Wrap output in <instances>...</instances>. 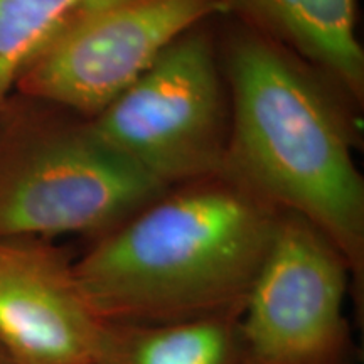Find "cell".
<instances>
[{
  "label": "cell",
  "mask_w": 364,
  "mask_h": 364,
  "mask_svg": "<svg viewBox=\"0 0 364 364\" xmlns=\"http://www.w3.org/2000/svg\"><path fill=\"white\" fill-rule=\"evenodd\" d=\"M282 211L226 174L171 188L75 260L102 321L241 316Z\"/></svg>",
  "instance_id": "1"
},
{
  "label": "cell",
  "mask_w": 364,
  "mask_h": 364,
  "mask_svg": "<svg viewBox=\"0 0 364 364\" xmlns=\"http://www.w3.org/2000/svg\"><path fill=\"white\" fill-rule=\"evenodd\" d=\"M279 44L243 26L226 54L230 136L223 174L317 228L346 258L364 309V182L351 129L317 78Z\"/></svg>",
  "instance_id": "2"
},
{
  "label": "cell",
  "mask_w": 364,
  "mask_h": 364,
  "mask_svg": "<svg viewBox=\"0 0 364 364\" xmlns=\"http://www.w3.org/2000/svg\"><path fill=\"white\" fill-rule=\"evenodd\" d=\"M166 191L85 118L16 93L0 107V238L98 240Z\"/></svg>",
  "instance_id": "3"
},
{
  "label": "cell",
  "mask_w": 364,
  "mask_h": 364,
  "mask_svg": "<svg viewBox=\"0 0 364 364\" xmlns=\"http://www.w3.org/2000/svg\"><path fill=\"white\" fill-rule=\"evenodd\" d=\"M204 24L181 36L88 120L105 144L164 189L225 169L230 102Z\"/></svg>",
  "instance_id": "4"
},
{
  "label": "cell",
  "mask_w": 364,
  "mask_h": 364,
  "mask_svg": "<svg viewBox=\"0 0 364 364\" xmlns=\"http://www.w3.org/2000/svg\"><path fill=\"white\" fill-rule=\"evenodd\" d=\"M220 14L225 0H113L46 39L22 66L14 93L91 120L181 36Z\"/></svg>",
  "instance_id": "5"
},
{
  "label": "cell",
  "mask_w": 364,
  "mask_h": 364,
  "mask_svg": "<svg viewBox=\"0 0 364 364\" xmlns=\"http://www.w3.org/2000/svg\"><path fill=\"white\" fill-rule=\"evenodd\" d=\"M346 258L317 228L282 213L240 316V364H361L344 314Z\"/></svg>",
  "instance_id": "6"
},
{
  "label": "cell",
  "mask_w": 364,
  "mask_h": 364,
  "mask_svg": "<svg viewBox=\"0 0 364 364\" xmlns=\"http://www.w3.org/2000/svg\"><path fill=\"white\" fill-rule=\"evenodd\" d=\"M51 240L0 238V349L16 364H93L100 318Z\"/></svg>",
  "instance_id": "7"
},
{
  "label": "cell",
  "mask_w": 364,
  "mask_h": 364,
  "mask_svg": "<svg viewBox=\"0 0 364 364\" xmlns=\"http://www.w3.org/2000/svg\"><path fill=\"white\" fill-rule=\"evenodd\" d=\"M225 9L361 102L364 51L356 0H225Z\"/></svg>",
  "instance_id": "8"
},
{
  "label": "cell",
  "mask_w": 364,
  "mask_h": 364,
  "mask_svg": "<svg viewBox=\"0 0 364 364\" xmlns=\"http://www.w3.org/2000/svg\"><path fill=\"white\" fill-rule=\"evenodd\" d=\"M240 316L176 322L102 321L93 364H240Z\"/></svg>",
  "instance_id": "9"
},
{
  "label": "cell",
  "mask_w": 364,
  "mask_h": 364,
  "mask_svg": "<svg viewBox=\"0 0 364 364\" xmlns=\"http://www.w3.org/2000/svg\"><path fill=\"white\" fill-rule=\"evenodd\" d=\"M113 0H0V107L27 59L58 29Z\"/></svg>",
  "instance_id": "10"
},
{
  "label": "cell",
  "mask_w": 364,
  "mask_h": 364,
  "mask_svg": "<svg viewBox=\"0 0 364 364\" xmlns=\"http://www.w3.org/2000/svg\"><path fill=\"white\" fill-rule=\"evenodd\" d=\"M0 364H16L11 358L4 353V349H0Z\"/></svg>",
  "instance_id": "11"
}]
</instances>
